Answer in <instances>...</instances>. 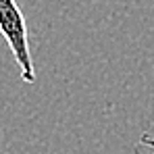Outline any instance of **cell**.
<instances>
[{"label":"cell","mask_w":154,"mask_h":154,"mask_svg":"<svg viewBox=\"0 0 154 154\" xmlns=\"http://www.w3.org/2000/svg\"><path fill=\"white\" fill-rule=\"evenodd\" d=\"M0 33L21 69V79L25 83H35V67L29 50L25 17L17 0H0Z\"/></svg>","instance_id":"obj_1"},{"label":"cell","mask_w":154,"mask_h":154,"mask_svg":"<svg viewBox=\"0 0 154 154\" xmlns=\"http://www.w3.org/2000/svg\"><path fill=\"white\" fill-rule=\"evenodd\" d=\"M140 144H142V146H146V148H150V152L154 154V135L144 133V135H142V140H140Z\"/></svg>","instance_id":"obj_2"}]
</instances>
